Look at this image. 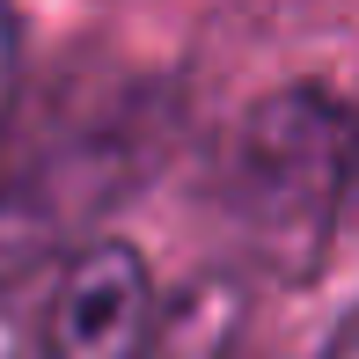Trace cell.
Segmentation results:
<instances>
[{
	"mask_svg": "<svg viewBox=\"0 0 359 359\" xmlns=\"http://www.w3.org/2000/svg\"><path fill=\"white\" fill-rule=\"evenodd\" d=\"M235 337H242V286L227 271H198L176 301H154V323L133 359H235Z\"/></svg>",
	"mask_w": 359,
	"mask_h": 359,
	"instance_id": "277c9868",
	"label": "cell"
},
{
	"mask_svg": "<svg viewBox=\"0 0 359 359\" xmlns=\"http://www.w3.org/2000/svg\"><path fill=\"white\" fill-rule=\"evenodd\" d=\"M154 323V279L133 242H81L52 308H44V359H133Z\"/></svg>",
	"mask_w": 359,
	"mask_h": 359,
	"instance_id": "3957f363",
	"label": "cell"
},
{
	"mask_svg": "<svg viewBox=\"0 0 359 359\" xmlns=\"http://www.w3.org/2000/svg\"><path fill=\"white\" fill-rule=\"evenodd\" d=\"M0 359H29V337L15 323V308H0Z\"/></svg>",
	"mask_w": 359,
	"mask_h": 359,
	"instance_id": "8992f818",
	"label": "cell"
},
{
	"mask_svg": "<svg viewBox=\"0 0 359 359\" xmlns=\"http://www.w3.org/2000/svg\"><path fill=\"white\" fill-rule=\"evenodd\" d=\"M359 205V110L330 88H271L220 147V213L257 271L301 286Z\"/></svg>",
	"mask_w": 359,
	"mask_h": 359,
	"instance_id": "6da1fadb",
	"label": "cell"
},
{
	"mask_svg": "<svg viewBox=\"0 0 359 359\" xmlns=\"http://www.w3.org/2000/svg\"><path fill=\"white\" fill-rule=\"evenodd\" d=\"M15 67H22V44H15V15L0 0V118H8V95H15Z\"/></svg>",
	"mask_w": 359,
	"mask_h": 359,
	"instance_id": "5b68a950",
	"label": "cell"
},
{
	"mask_svg": "<svg viewBox=\"0 0 359 359\" xmlns=\"http://www.w3.org/2000/svg\"><path fill=\"white\" fill-rule=\"evenodd\" d=\"M323 359H359V323H345V330L330 337V352H323Z\"/></svg>",
	"mask_w": 359,
	"mask_h": 359,
	"instance_id": "52a82bcc",
	"label": "cell"
},
{
	"mask_svg": "<svg viewBox=\"0 0 359 359\" xmlns=\"http://www.w3.org/2000/svg\"><path fill=\"white\" fill-rule=\"evenodd\" d=\"M161 147H169V95H133L125 110L81 125L74 140L29 154L0 184V293L37 264L95 242V220L154 176Z\"/></svg>",
	"mask_w": 359,
	"mask_h": 359,
	"instance_id": "7a4b0ae2",
	"label": "cell"
}]
</instances>
